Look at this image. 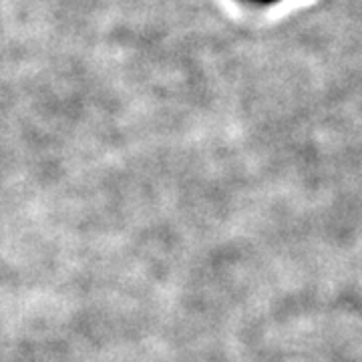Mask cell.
Listing matches in <instances>:
<instances>
[{
    "label": "cell",
    "mask_w": 362,
    "mask_h": 362,
    "mask_svg": "<svg viewBox=\"0 0 362 362\" xmlns=\"http://www.w3.org/2000/svg\"><path fill=\"white\" fill-rule=\"evenodd\" d=\"M252 2H259V4H272V2H276V0H252Z\"/></svg>",
    "instance_id": "6da1fadb"
}]
</instances>
